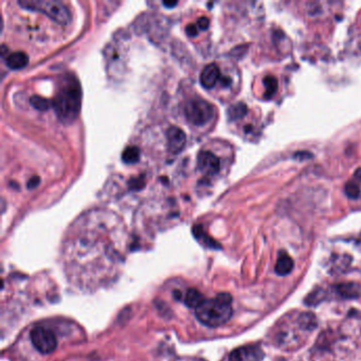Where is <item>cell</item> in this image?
Listing matches in <instances>:
<instances>
[{
	"mask_svg": "<svg viewBox=\"0 0 361 361\" xmlns=\"http://www.w3.org/2000/svg\"><path fill=\"white\" fill-rule=\"evenodd\" d=\"M81 87L73 76L65 78L52 102L55 114L61 121L70 123L76 119L81 109Z\"/></svg>",
	"mask_w": 361,
	"mask_h": 361,
	"instance_id": "6da1fadb",
	"label": "cell"
},
{
	"mask_svg": "<svg viewBox=\"0 0 361 361\" xmlns=\"http://www.w3.org/2000/svg\"><path fill=\"white\" fill-rule=\"evenodd\" d=\"M233 314L232 297L227 293L213 299H205L195 309V316L200 323L208 327H219L226 324Z\"/></svg>",
	"mask_w": 361,
	"mask_h": 361,
	"instance_id": "7a4b0ae2",
	"label": "cell"
},
{
	"mask_svg": "<svg viewBox=\"0 0 361 361\" xmlns=\"http://www.w3.org/2000/svg\"><path fill=\"white\" fill-rule=\"evenodd\" d=\"M18 5L30 11L43 13L59 25L66 26L71 22V14L67 7L55 0H21Z\"/></svg>",
	"mask_w": 361,
	"mask_h": 361,
	"instance_id": "3957f363",
	"label": "cell"
},
{
	"mask_svg": "<svg viewBox=\"0 0 361 361\" xmlns=\"http://www.w3.org/2000/svg\"><path fill=\"white\" fill-rule=\"evenodd\" d=\"M185 116L188 121L195 126H204L214 116V107L206 100L192 99L185 106Z\"/></svg>",
	"mask_w": 361,
	"mask_h": 361,
	"instance_id": "277c9868",
	"label": "cell"
},
{
	"mask_svg": "<svg viewBox=\"0 0 361 361\" xmlns=\"http://www.w3.org/2000/svg\"><path fill=\"white\" fill-rule=\"evenodd\" d=\"M34 347L42 354H51L57 347V338L53 330L47 326H35L30 333Z\"/></svg>",
	"mask_w": 361,
	"mask_h": 361,
	"instance_id": "5b68a950",
	"label": "cell"
},
{
	"mask_svg": "<svg viewBox=\"0 0 361 361\" xmlns=\"http://www.w3.org/2000/svg\"><path fill=\"white\" fill-rule=\"evenodd\" d=\"M264 350L258 344L239 346L229 355V361H262Z\"/></svg>",
	"mask_w": 361,
	"mask_h": 361,
	"instance_id": "8992f818",
	"label": "cell"
},
{
	"mask_svg": "<svg viewBox=\"0 0 361 361\" xmlns=\"http://www.w3.org/2000/svg\"><path fill=\"white\" fill-rule=\"evenodd\" d=\"M166 141L168 152L177 155L184 150L187 143V136L182 128L172 126L166 130Z\"/></svg>",
	"mask_w": 361,
	"mask_h": 361,
	"instance_id": "52a82bcc",
	"label": "cell"
},
{
	"mask_svg": "<svg viewBox=\"0 0 361 361\" xmlns=\"http://www.w3.org/2000/svg\"><path fill=\"white\" fill-rule=\"evenodd\" d=\"M197 166L205 175H214L219 170L220 162L213 153L205 150V152H200L197 156Z\"/></svg>",
	"mask_w": 361,
	"mask_h": 361,
	"instance_id": "ba28073f",
	"label": "cell"
},
{
	"mask_svg": "<svg viewBox=\"0 0 361 361\" xmlns=\"http://www.w3.org/2000/svg\"><path fill=\"white\" fill-rule=\"evenodd\" d=\"M219 76H220V71L218 66L213 63L209 64L203 69L202 73H200L199 76L200 84H202L205 88L210 89L215 86V84L219 79Z\"/></svg>",
	"mask_w": 361,
	"mask_h": 361,
	"instance_id": "9c48e42d",
	"label": "cell"
},
{
	"mask_svg": "<svg viewBox=\"0 0 361 361\" xmlns=\"http://www.w3.org/2000/svg\"><path fill=\"white\" fill-rule=\"evenodd\" d=\"M294 268V260L285 251H281L278 256V260L276 264V273L279 276H286L292 273Z\"/></svg>",
	"mask_w": 361,
	"mask_h": 361,
	"instance_id": "30bf717a",
	"label": "cell"
},
{
	"mask_svg": "<svg viewBox=\"0 0 361 361\" xmlns=\"http://www.w3.org/2000/svg\"><path fill=\"white\" fill-rule=\"evenodd\" d=\"M29 63V57L25 52H14L6 57L7 66L12 70H18L25 68Z\"/></svg>",
	"mask_w": 361,
	"mask_h": 361,
	"instance_id": "8fae6325",
	"label": "cell"
},
{
	"mask_svg": "<svg viewBox=\"0 0 361 361\" xmlns=\"http://www.w3.org/2000/svg\"><path fill=\"white\" fill-rule=\"evenodd\" d=\"M183 299H184L185 304L188 307L196 309L200 304L203 303V301L206 298L204 297V295L200 294L198 290H196L194 288H190L187 290V293Z\"/></svg>",
	"mask_w": 361,
	"mask_h": 361,
	"instance_id": "7c38bea8",
	"label": "cell"
},
{
	"mask_svg": "<svg viewBox=\"0 0 361 361\" xmlns=\"http://www.w3.org/2000/svg\"><path fill=\"white\" fill-rule=\"evenodd\" d=\"M335 288L337 293L344 299H354L360 295V287L355 283L339 284Z\"/></svg>",
	"mask_w": 361,
	"mask_h": 361,
	"instance_id": "4fadbf2b",
	"label": "cell"
},
{
	"mask_svg": "<svg viewBox=\"0 0 361 361\" xmlns=\"http://www.w3.org/2000/svg\"><path fill=\"white\" fill-rule=\"evenodd\" d=\"M247 112H248V108H247L246 104L236 103L228 108L227 116H228L230 121H235V120L244 118L246 116Z\"/></svg>",
	"mask_w": 361,
	"mask_h": 361,
	"instance_id": "5bb4252c",
	"label": "cell"
},
{
	"mask_svg": "<svg viewBox=\"0 0 361 361\" xmlns=\"http://www.w3.org/2000/svg\"><path fill=\"white\" fill-rule=\"evenodd\" d=\"M193 233L196 236V238L199 240V242H202L205 246L210 247V248H219L220 247L215 242V240H213L211 237H209L206 234V232H204V230L202 229V227H199V226L194 227L193 228Z\"/></svg>",
	"mask_w": 361,
	"mask_h": 361,
	"instance_id": "9a60e30c",
	"label": "cell"
},
{
	"mask_svg": "<svg viewBox=\"0 0 361 361\" xmlns=\"http://www.w3.org/2000/svg\"><path fill=\"white\" fill-rule=\"evenodd\" d=\"M264 86H265V98L267 99H272L278 92L279 88V83L277 77L273 76V75H268L264 78Z\"/></svg>",
	"mask_w": 361,
	"mask_h": 361,
	"instance_id": "2e32d148",
	"label": "cell"
},
{
	"mask_svg": "<svg viewBox=\"0 0 361 361\" xmlns=\"http://www.w3.org/2000/svg\"><path fill=\"white\" fill-rule=\"evenodd\" d=\"M140 159V149L136 146H129L122 154V160L127 164H134L139 161Z\"/></svg>",
	"mask_w": 361,
	"mask_h": 361,
	"instance_id": "e0dca14e",
	"label": "cell"
},
{
	"mask_svg": "<svg viewBox=\"0 0 361 361\" xmlns=\"http://www.w3.org/2000/svg\"><path fill=\"white\" fill-rule=\"evenodd\" d=\"M30 103L35 109L41 110V112H46L52 105V103H50L47 99L41 96H32L30 98Z\"/></svg>",
	"mask_w": 361,
	"mask_h": 361,
	"instance_id": "ac0fdd59",
	"label": "cell"
},
{
	"mask_svg": "<svg viewBox=\"0 0 361 361\" xmlns=\"http://www.w3.org/2000/svg\"><path fill=\"white\" fill-rule=\"evenodd\" d=\"M326 293L322 289H318L316 292H313L310 294L306 300H305V304L308 306H315L317 304H319L320 302H322L325 298Z\"/></svg>",
	"mask_w": 361,
	"mask_h": 361,
	"instance_id": "d6986e66",
	"label": "cell"
},
{
	"mask_svg": "<svg viewBox=\"0 0 361 361\" xmlns=\"http://www.w3.org/2000/svg\"><path fill=\"white\" fill-rule=\"evenodd\" d=\"M360 191L361 190H360L359 186L354 182L346 183V185L344 187V193L350 199L358 198L360 195Z\"/></svg>",
	"mask_w": 361,
	"mask_h": 361,
	"instance_id": "ffe728a7",
	"label": "cell"
},
{
	"mask_svg": "<svg viewBox=\"0 0 361 361\" xmlns=\"http://www.w3.org/2000/svg\"><path fill=\"white\" fill-rule=\"evenodd\" d=\"M209 25H210V21L209 18H207L206 16H203L200 17L198 21H197V28H199L200 30H207L209 28Z\"/></svg>",
	"mask_w": 361,
	"mask_h": 361,
	"instance_id": "44dd1931",
	"label": "cell"
},
{
	"mask_svg": "<svg viewBox=\"0 0 361 361\" xmlns=\"http://www.w3.org/2000/svg\"><path fill=\"white\" fill-rule=\"evenodd\" d=\"M39 183H41V179H39V177H37V176L32 177L31 179L29 180L28 184H27L28 189H29V190H32V189L36 188V187L39 185Z\"/></svg>",
	"mask_w": 361,
	"mask_h": 361,
	"instance_id": "7402d4cb",
	"label": "cell"
},
{
	"mask_svg": "<svg viewBox=\"0 0 361 361\" xmlns=\"http://www.w3.org/2000/svg\"><path fill=\"white\" fill-rule=\"evenodd\" d=\"M186 31L189 36H195L197 34V26L192 25V24L189 25L186 29Z\"/></svg>",
	"mask_w": 361,
	"mask_h": 361,
	"instance_id": "603a6c76",
	"label": "cell"
},
{
	"mask_svg": "<svg viewBox=\"0 0 361 361\" xmlns=\"http://www.w3.org/2000/svg\"><path fill=\"white\" fill-rule=\"evenodd\" d=\"M163 5L165 7H167V8H173V7H175L177 5V2H172V3H170V2H163Z\"/></svg>",
	"mask_w": 361,
	"mask_h": 361,
	"instance_id": "cb8c5ba5",
	"label": "cell"
}]
</instances>
